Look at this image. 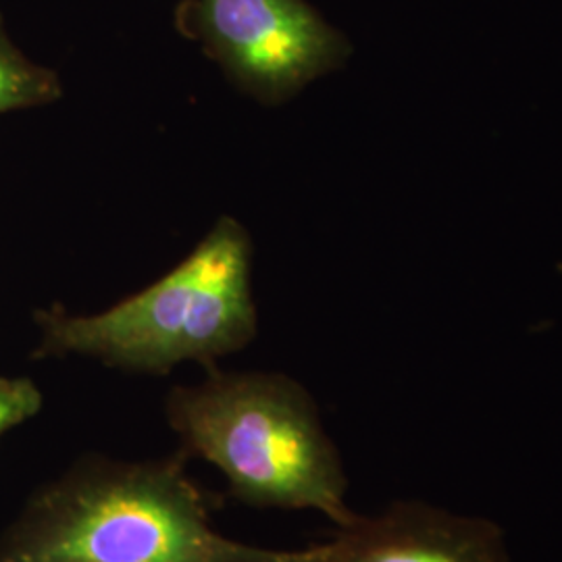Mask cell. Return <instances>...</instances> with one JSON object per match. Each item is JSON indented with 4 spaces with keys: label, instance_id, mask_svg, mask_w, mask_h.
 <instances>
[{
    "label": "cell",
    "instance_id": "obj_5",
    "mask_svg": "<svg viewBox=\"0 0 562 562\" xmlns=\"http://www.w3.org/2000/svg\"><path fill=\"white\" fill-rule=\"evenodd\" d=\"M296 562H510L503 529L482 517L454 515L417 501L357 515Z\"/></svg>",
    "mask_w": 562,
    "mask_h": 562
},
{
    "label": "cell",
    "instance_id": "obj_2",
    "mask_svg": "<svg viewBox=\"0 0 562 562\" xmlns=\"http://www.w3.org/2000/svg\"><path fill=\"white\" fill-rule=\"evenodd\" d=\"M165 413L183 448L220 469L240 503L315 510L336 527L355 521L340 450L301 383L211 371L173 387Z\"/></svg>",
    "mask_w": 562,
    "mask_h": 562
},
{
    "label": "cell",
    "instance_id": "obj_4",
    "mask_svg": "<svg viewBox=\"0 0 562 562\" xmlns=\"http://www.w3.org/2000/svg\"><path fill=\"white\" fill-rule=\"evenodd\" d=\"M202 38L232 80L280 102L336 69L348 42L304 0H199Z\"/></svg>",
    "mask_w": 562,
    "mask_h": 562
},
{
    "label": "cell",
    "instance_id": "obj_1",
    "mask_svg": "<svg viewBox=\"0 0 562 562\" xmlns=\"http://www.w3.org/2000/svg\"><path fill=\"white\" fill-rule=\"evenodd\" d=\"M299 550L236 542L181 457H86L46 483L0 533V562H296Z\"/></svg>",
    "mask_w": 562,
    "mask_h": 562
},
{
    "label": "cell",
    "instance_id": "obj_3",
    "mask_svg": "<svg viewBox=\"0 0 562 562\" xmlns=\"http://www.w3.org/2000/svg\"><path fill=\"white\" fill-rule=\"evenodd\" d=\"M36 325L38 357H83L134 373L162 375L238 352L259 329L248 232L222 217L192 255L138 294L92 315L44 308Z\"/></svg>",
    "mask_w": 562,
    "mask_h": 562
},
{
    "label": "cell",
    "instance_id": "obj_6",
    "mask_svg": "<svg viewBox=\"0 0 562 562\" xmlns=\"http://www.w3.org/2000/svg\"><path fill=\"white\" fill-rule=\"evenodd\" d=\"M60 94L59 76L23 55L0 20V115L46 106Z\"/></svg>",
    "mask_w": 562,
    "mask_h": 562
},
{
    "label": "cell",
    "instance_id": "obj_7",
    "mask_svg": "<svg viewBox=\"0 0 562 562\" xmlns=\"http://www.w3.org/2000/svg\"><path fill=\"white\" fill-rule=\"evenodd\" d=\"M42 402L44 396L32 380L0 375V438L21 423L34 419Z\"/></svg>",
    "mask_w": 562,
    "mask_h": 562
}]
</instances>
